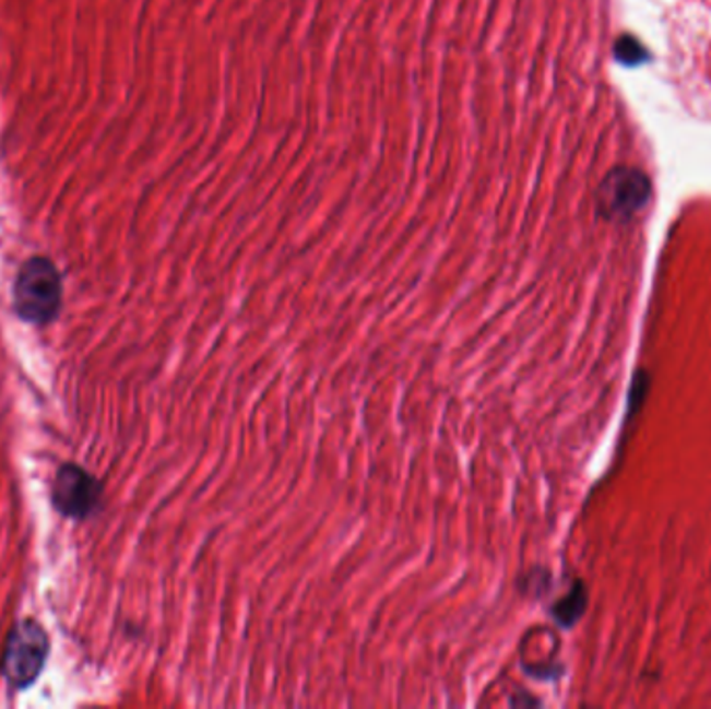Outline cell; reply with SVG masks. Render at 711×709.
<instances>
[{"label": "cell", "mask_w": 711, "mask_h": 709, "mask_svg": "<svg viewBox=\"0 0 711 709\" xmlns=\"http://www.w3.org/2000/svg\"><path fill=\"white\" fill-rule=\"evenodd\" d=\"M584 607V593L581 587H577V591H572L566 600H561L556 607H554V616L558 623L564 626L577 623V618L582 614Z\"/></svg>", "instance_id": "5b68a950"}, {"label": "cell", "mask_w": 711, "mask_h": 709, "mask_svg": "<svg viewBox=\"0 0 711 709\" xmlns=\"http://www.w3.org/2000/svg\"><path fill=\"white\" fill-rule=\"evenodd\" d=\"M52 501L61 515L86 518L100 501V483L84 469L66 464L55 476Z\"/></svg>", "instance_id": "3957f363"}, {"label": "cell", "mask_w": 711, "mask_h": 709, "mask_svg": "<svg viewBox=\"0 0 711 709\" xmlns=\"http://www.w3.org/2000/svg\"><path fill=\"white\" fill-rule=\"evenodd\" d=\"M13 292L15 312L23 321L46 324L57 319L63 300V287L57 267L48 258L27 260L17 275Z\"/></svg>", "instance_id": "6da1fadb"}, {"label": "cell", "mask_w": 711, "mask_h": 709, "mask_svg": "<svg viewBox=\"0 0 711 709\" xmlns=\"http://www.w3.org/2000/svg\"><path fill=\"white\" fill-rule=\"evenodd\" d=\"M649 186L641 173H612L602 188V209L614 218H628L645 204Z\"/></svg>", "instance_id": "277c9868"}, {"label": "cell", "mask_w": 711, "mask_h": 709, "mask_svg": "<svg viewBox=\"0 0 711 709\" xmlns=\"http://www.w3.org/2000/svg\"><path fill=\"white\" fill-rule=\"evenodd\" d=\"M48 655V637L43 626L32 621L17 624L2 653V676L13 688L29 687L43 672Z\"/></svg>", "instance_id": "7a4b0ae2"}]
</instances>
